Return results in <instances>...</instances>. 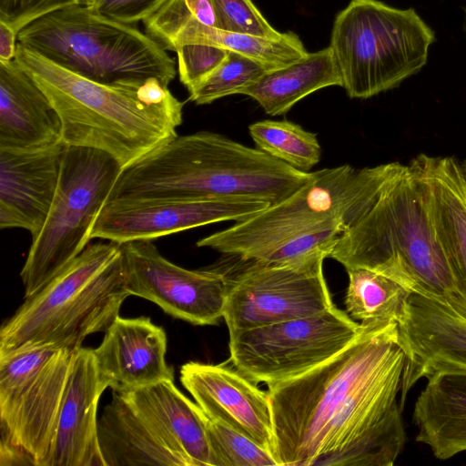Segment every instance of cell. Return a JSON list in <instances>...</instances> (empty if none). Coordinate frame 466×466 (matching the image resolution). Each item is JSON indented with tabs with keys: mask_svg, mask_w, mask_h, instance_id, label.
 I'll return each instance as SVG.
<instances>
[{
	"mask_svg": "<svg viewBox=\"0 0 466 466\" xmlns=\"http://www.w3.org/2000/svg\"><path fill=\"white\" fill-rule=\"evenodd\" d=\"M106 388L100 380L93 349H77L59 410L48 466H105L96 412Z\"/></svg>",
	"mask_w": 466,
	"mask_h": 466,
	"instance_id": "cell-19",
	"label": "cell"
},
{
	"mask_svg": "<svg viewBox=\"0 0 466 466\" xmlns=\"http://www.w3.org/2000/svg\"><path fill=\"white\" fill-rule=\"evenodd\" d=\"M175 52L179 80L187 91L209 76L228 54L226 49L203 44L182 45Z\"/></svg>",
	"mask_w": 466,
	"mask_h": 466,
	"instance_id": "cell-33",
	"label": "cell"
},
{
	"mask_svg": "<svg viewBox=\"0 0 466 466\" xmlns=\"http://www.w3.org/2000/svg\"><path fill=\"white\" fill-rule=\"evenodd\" d=\"M105 466H189L116 391L97 421Z\"/></svg>",
	"mask_w": 466,
	"mask_h": 466,
	"instance_id": "cell-24",
	"label": "cell"
},
{
	"mask_svg": "<svg viewBox=\"0 0 466 466\" xmlns=\"http://www.w3.org/2000/svg\"><path fill=\"white\" fill-rule=\"evenodd\" d=\"M329 258L346 270L364 268L390 277L466 318V299L437 237L425 182L411 161L387 163L370 205Z\"/></svg>",
	"mask_w": 466,
	"mask_h": 466,
	"instance_id": "cell-2",
	"label": "cell"
},
{
	"mask_svg": "<svg viewBox=\"0 0 466 466\" xmlns=\"http://www.w3.org/2000/svg\"><path fill=\"white\" fill-rule=\"evenodd\" d=\"M193 18L203 25L218 28L216 12L208 0H167L142 23L145 33L164 49L170 51L177 33Z\"/></svg>",
	"mask_w": 466,
	"mask_h": 466,
	"instance_id": "cell-31",
	"label": "cell"
},
{
	"mask_svg": "<svg viewBox=\"0 0 466 466\" xmlns=\"http://www.w3.org/2000/svg\"><path fill=\"white\" fill-rule=\"evenodd\" d=\"M270 204L247 198L112 200L104 204L89 233L117 244L154 240L223 221H241Z\"/></svg>",
	"mask_w": 466,
	"mask_h": 466,
	"instance_id": "cell-14",
	"label": "cell"
},
{
	"mask_svg": "<svg viewBox=\"0 0 466 466\" xmlns=\"http://www.w3.org/2000/svg\"><path fill=\"white\" fill-rule=\"evenodd\" d=\"M411 162L425 182L437 237L466 299V183L452 157L420 154Z\"/></svg>",
	"mask_w": 466,
	"mask_h": 466,
	"instance_id": "cell-22",
	"label": "cell"
},
{
	"mask_svg": "<svg viewBox=\"0 0 466 466\" xmlns=\"http://www.w3.org/2000/svg\"><path fill=\"white\" fill-rule=\"evenodd\" d=\"M236 258L234 274L225 273L228 293L223 319L228 333L305 318L334 307L323 272L327 254L288 263Z\"/></svg>",
	"mask_w": 466,
	"mask_h": 466,
	"instance_id": "cell-12",
	"label": "cell"
},
{
	"mask_svg": "<svg viewBox=\"0 0 466 466\" xmlns=\"http://www.w3.org/2000/svg\"><path fill=\"white\" fill-rule=\"evenodd\" d=\"M361 329V323L334 306L309 317L229 332V360L250 380L268 386L327 361Z\"/></svg>",
	"mask_w": 466,
	"mask_h": 466,
	"instance_id": "cell-11",
	"label": "cell"
},
{
	"mask_svg": "<svg viewBox=\"0 0 466 466\" xmlns=\"http://www.w3.org/2000/svg\"><path fill=\"white\" fill-rule=\"evenodd\" d=\"M17 43V34L9 25L0 22V62L15 59Z\"/></svg>",
	"mask_w": 466,
	"mask_h": 466,
	"instance_id": "cell-36",
	"label": "cell"
},
{
	"mask_svg": "<svg viewBox=\"0 0 466 466\" xmlns=\"http://www.w3.org/2000/svg\"><path fill=\"white\" fill-rule=\"evenodd\" d=\"M167 342L163 328L149 317H116L93 349L100 380L116 392L174 380L166 361Z\"/></svg>",
	"mask_w": 466,
	"mask_h": 466,
	"instance_id": "cell-18",
	"label": "cell"
},
{
	"mask_svg": "<svg viewBox=\"0 0 466 466\" xmlns=\"http://www.w3.org/2000/svg\"><path fill=\"white\" fill-rule=\"evenodd\" d=\"M361 324L355 339L327 361L268 386L279 466L313 465L332 422L369 382L405 358L398 322Z\"/></svg>",
	"mask_w": 466,
	"mask_h": 466,
	"instance_id": "cell-4",
	"label": "cell"
},
{
	"mask_svg": "<svg viewBox=\"0 0 466 466\" xmlns=\"http://www.w3.org/2000/svg\"><path fill=\"white\" fill-rule=\"evenodd\" d=\"M463 12H464V22H463V29H464V33L466 35V6L463 7Z\"/></svg>",
	"mask_w": 466,
	"mask_h": 466,
	"instance_id": "cell-39",
	"label": "cell"
},
{
	"mask_svg": "<svg viewBox=\"0 0 466 466\" xmlns=\"http://www.w3.org/2000/svg\"><path fill=\"white\" fill-rule=\"evenodd\" d=\"M212 466H279L271 451L241 431L208 419Z\"/></svg>",
	"mask_w": 466,
	"mask_h": 466,
	"instance_id": "cell-30",
	"label": "cell"
},
{
	"mask_svg": "<svg viewBox=\"0 0 466 466\" xmlns=\"http://www.w3.org/2000/svg\"><path fill=\"white\" fill-rule=\"evenodd\" d=\"M434 41V32L413 8L351 0L335 17L329 46L347 95L366 99L418 74Z\"/></svg>",
	"mask_w": 466,
	"mask_h": 466,
	"instance_id": "cell-8",
	"label": "cell"
},
{
	"mask_svg": "<svg viewBox=\"0 0 466 466\" xmlns=\"http://www.w3.org/2000/svg\"><path fill=\"white\" fill-rule=\"evenodd\" d=\"M122 170L108 153L66 146L56 193L20 272L25 299L66 268L89 244L91 227Z\"/></svg>",
	"mask_w": 466,
	"mask_h": 466,
	"instance_id": "cell-9",
	"label": "cell"
},
{
	"mask_svg": "<svg viewBox=\"0 0 466 466\" xmlns=\"http://www.w3.org/2000/svg\"><path fill=\"white\" fill-rule=\"evenodd\" d=\"M187 44L220 47L264 63L273 69L295 63L309 54L299 37L292 32L283 33L279 38H268L211 27L196 18L177 33L170 51Z\"/></svg>",
	"mask_w": 466,
	"mask_h": 466,
	"instance_id": "cell-26",
	"label": "cell"
},
{
	"mask_svg": "<svg viewBox=\"0 0 466 466\" xmlns=\"http://www.w3.org/2000/svg\"><path fill=\"white\" fill-rule=\"evenodd\" d=\"M211 131L178 136L121 170L107 201L247 198L272 205L312 177Z\"/></svg>",
	"mask_w": 466,
	"mask_h": 466,
	"instance_id": "cell-3",
	"label": "cell"
},
{
	"mask_svg": "<svg viewBox=\"0 0 466 466\" xmlns=\"http://www.w3.org/2000/svg\"><path fill=\"white\" fill-rule=\"evenodd\" d=\"M208 1L216 12L219 29L268 38H279L283 35V33L270 25L252 0Z\"/></svg>",
	"mask_w": 466,
	"mask_h": 466,
	"instance_id": "cell-32",
	"label": "cell"
},
{
	"mask_svg": "<svg viewBox=\"0 0 466 466\" xmlns=\"http://www.w3.org/2000/svg\"><path fill=\"white\" fill-rule=\"evenodd\" d=\"M118 393L189 466H212L208 418L175 386L174 380Z\"/></svg>",
	"mask_w": 466,
	"mask_h": 466,
	"instance_id": "cell-20",
	"label": "cell"
},
{
	"mask_svg": "<svg viewBox=\"0 0 466 466\" xmlns=\"http://www.w3.org/2000/svg\"><path fill=\"white\" fill-rule=\"evenodd\" d=\"M343 86L341 73L329 46L266 73L240 95L254 99L271 116L288 113L307 96L328 86Z\"/></svg>",
	"mask_w": 466,
	"mask_h": 466,
	"instance_id": "cell-25",
	"label": "cell"
},
{
	"mask_svg": "<svg viewBox=\"0 0 466 466\" xmlns=\"http://www.w3.org/2000/svg\"><path fill=\"white\" fill-rule=\"evenodd\" d=\"M66 145L35 150L0 149V228H22L35 238L58 187Z\"/></svg>",
	"mask_w": 466,
	"mask_h": 466,
	"instance_id": "cell-17",
	"label": "cell"
},
{
	"mask_svg": "<svg viewBox=\"0 0 466 466\" xmlns=\"http://www.w3.org/2000/svg\"><path fill=\"white\" fill-rule=\"evenodd\" d=\"M386 164L356 168L349 164L313 172L309 182L278 203L197 242L227 256L258 259L282 243L326 229L343 233L370 205Z\"/></svg>",
	"mask_w": 466,
	"mask_h": 466,
	"instance_id": "cell-7",
	"label": "cell"
},
{
	"mask_svg": "<svg viewBox=\"0 0 466 466\" xmlns=\"http://www.w3.org/2000/svg\"><path fill=\"white\" fill-rule=\"evenodd\" d=\"M17 42L101 84L155 77L168 86L177 74L175 61L147 34L83 5L66 6L33 21L18 33Z\"/></svg>",
	"mask_w": 466,
	"mask_h": 466,
	"instance_id": "cell-6",
	"label": "cell"
},
{
	"mask_svg": "<svg viewBox=\"0 0 466 466\" xmlns=\"http://www.w3.org/2000/svg\"><path fill=\"white\" fill-rule=\"evenodd\" d=\"M461 168L463 179L466 183V161H464L463 164L461 165Z\"/></svg>",
	"mask_w": 466,
	"mask_h": 466,
	"instance_id": "cell-38",
	"label": "cell"
},
{
	"mask_svg": "<svg viewBox=\"0 0 466 466\" xmlns=\"http://www.w3.org/2000/svg\"><path fill=\"white\" fill-rule=\"evenodd\" d=\"M128 296L121 245L88 244L3 323L0 357L45 348L77 350L87 336L106 331Z\"/></svg>",
	"mask_w": 466,
	"mask_h": 466,
	"instance_id": "cell-5",
	"label": "cell"
},
{
	"mask_svg": "<svg viewBox=\"0 0 466 466\" xmlns=\"http://www.w3.org/2000/svg\"><path fill=\"white\" fill-rule=\"evenodd\" d=\"M416 441L439 460L466 451V374H440L430 380L414 404Z\"/></svg>",
	"mask_w": 466,
	"mask_h": 466,
	"instance_id": "cell-23",
	"label": "cell"
},
{
	"mask_svg": "<svg viewBox=\"0 0 466 466\" xmlns=\"http://www.w3.org/2000/svg\"><path fill=\"white\" fill-rule=\"evenodd\" d=\"M79 0H0V22L18 33L33 21Z\"/></svg>",
	"mask_w": 466,
	"mask_h": 466,
	"instance_id": "cell-34",
	"label": "cell"
},
{
	"mask_svg": "<svg viewBox=\"0 0 466 466\" xmlns=\"http://www.w3.org/2000/svg\"><path fill=\"white\" fill-rule=\"evenodd\" d=\"M271 70L264 63L228 51L222 64L188 91L189 100L197 105H208L230 95H240Z\"/></svg>",
	"mask_w": 466,
	"mask_h": 466,
	"instance_id": "cell-29",
	"label": "cell"
},
{
	"mask_svg": "<svg viewBox=\"0 0 466 466\" xmlns=\"http://www.w3.org/2000/svg\"><path fill=\"white\" fill-rule=\"evenodd\" d=\"M76 350L0 357V465L48 466Z\"/></svg>",
	"mask_w": 466,
	"mask_h": 466,
	"instance_id": "cell-10",
	"label": "cell"
},
{
	"mask_svg": "<svg viewBox=\"0 0 466 466\" xmlns=\"http://www.w3.org/2000/svg\"><path fill=\"white\" fill-rule=\"evenodd\" d=\"M248 132L257 148L298 170L310 172L320 160L317 134L291 121H257Z\"/></svg>",
	"mask_w": 466,
	"mask_h": 466,
	"instance_id": "cell-28",
	"label": "cell"
},
{
	"mask_svg": "<svg viewBox=\"0 0 466 466\" xmlns=\"http://www.w3.org/2000/svg\"><path fill=\"white\" fill-rule=\"evenodd\" d=\"M180 381L209 420L241 431L274 454V423L268 390L226 364L187 362L180 368Z\"/></svg>",
	"mask_w": 466,
	"mask_h": 466,
	"instance_id": "cell-16",
	"label": "cell"
},
{
	"mask_svg": "<svg viewBox=\"0 0 466 466\" xmlns=\"http://www.w3.org/2000/svg\"><path fill=\"white\" fill-rule=\"evenodd\" d=\"M167 0H95L90 8L116 21L135 25L156 13Z\"/></svg>",
	"mask_w": 466,
	"mask_h": 466,
	"instance_id": "cell-35",
	"label": "cell"
},
{
	"mask_svg": "<svg viewBox=\"0 0 466 466\" xmlns=\"http://www.w3.org/2000/svg\"><path fill=\"white\" fill-rule=\"evenodd\" d=\"M79 1H80V5H86L88 7H90L95 2V0H79Z\"/></svg>",
	"mask_w": 466,
	"mask_h": 466,
	"instance_id": "cell-37",
	"label": "cell"
},
{
	"mask_svg": "<svg viewBox=\"0 0 466 466\" xmlns=\"http://www.w3.org/2000/svg\"><path fill=\"white\" fill-rule=\"evenodd\" d=\"M62 143L49 99L14 59L0 62V149L35 150Z\"/></svg>",
	"mask_w": 466,
	"mask_h": 466,
	"instance_id": "cell-21",
	"label": "cell"
},
{
	"mask_svg": "<svg viewBox=\"0 0 466 466\" xmlns=\"http://www.w3.org/2000/svg\"><path fill=\"white\" fill-rule=\"evenodd\" d=\"M127 289L193 325H216L223 318L228 279L218 269L191 270L164 258L153 240L121 244Z\"/></svg>",
	"mask_w": 466,
	"mask_h": 466,
	"instance_id": "cell-13",
	"label": "cell"
},
{
	"mask_svg": "<svg viewBox=\"0 0 466 466\" xmlns=\"http://www.w3.org/2000/svg\"><path fill=\"white\" fill-rule=\"evenodd\" d=\"M15 60L59 116L62 143L105 151L122 169L176 137L183 122L184 104L157 78L97 83L19 43Z\"/></svg>",
	"mask_w": 466,
	"mask_h": 466,
	"instance_id": "cell-1",
	"label": "cell"
},
{
	"mask_svg": "<svg viewBox=\"0 0 466 466\" xmlns=\"http://www.w3.org/2000/svg\"><path fill=\"white\" fill-rule=\"evenodd\" d=\"M347 313L361 323L396 321L413 291L398 280L364 268L347 269Z\"/></svg>",
	"mask_w": 466,
	"mask_h": 466,
	"instance_id": "cell-27",
	"label": "cell"
},
{
	"mask_svg": "<svg viewBox=\"0 0 466 466\" xmlns=\"http://www.w3.org/2000/svg\"><path fill=\"white\" fill-rule=\"evenodd\" d=\"M406 360L400 409L420 379L466 374V318L432 298L413 292L398 321Z\"/></svg>",
	"mask_w": 466,
	"mask_h": 466,
	"instance_id": "cell-15",
	"label": "cell"
}]
</instances>
